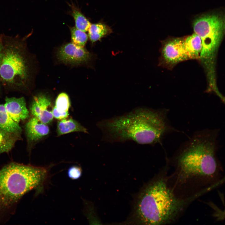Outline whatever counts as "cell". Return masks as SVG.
Here are the masks:
<instances>
[{
  "label": "cell",
  "instance_id": "2",
  "mask_svg": "<svg viewBox=\"0 0 225 225\" xmlns=\"http://www.w3.org/2000/svg\"><path fill=\"white\" fill-rule=\"evenodd\" d=\"M169 169L166 163L142 188L127 222L150 225L171 224L177 221L195 200L194 196L183 198L174 192L168 180Z\"/></svg>",
  "mask_w": 225,
  "mask_h": 225
},
{
  "label": "cell",
  "instance_id": "15",
  "mask_svg": "<svg viewBox=\"0 0 225 225\" xmlns=\"http://www.w3.org/2000/svg\"><path fill=\"white\" fill-rule=\"evenodd\" d=\"M88 31V37L92 43L108 36L112 32V28L102 21L91 24Z\"/></svg>",
  "mask_w": 225,
  "mask_h": 225
},
{
  "label": "cell",
  "instance_id": "17",
  "mask_svg": "<svg viewBox=\"0 0 225 225\" xmlns=\"http://www.w3.org/2000/svg\"><path fill=\"white\" fill-rule=\"evenodd\" d=\"M71 15L73 17L75 22V28L86 32L88 31L91 23L78 8L72 6Z\"/></svg>",
  "mask_w": 225,
  "mask_h": 225
},
{
  "label": "cell",
  "instance_id": "22",
  "mask_svg": "<svg viewBox=\"0 0 225 225\" xmlns=\"http://www.w3.org/2000/svg\"><path fill=\"white\" fill-rule=\"evenodd\" d=\"M2 35H0V60H1V51L2 50Z\"/></svg>",
  "mask_w": 225,
  "mask_h": 225
},
{
  "label": "cell",
  "instance_id": "20",
  "mask_svg": "<svg viewBox=\"0 0 225 225\" xmlns=\"http://www.w3.org/2000/svg\"><path fill=\"white\" fill-rule=\"evenodd\" d=\"M82 172V170L81 167L77 166H73L68 169V175L71 179L76 180L81 177Z\"/></svg>",
  "mask_w": 225,
  "mask_h": 225
},
{
  "label": "cell",
  "instance_id": "16",
  "mask_svg": "<svg viewBox=\"0 0 225 225\" xmlns=\"http://www.w3.org/2000/svg\"><path fill=\"white\" fill-rule=\"evenodd\" d=\"M20 135L7 132L0 128V154L10 151Z\"/></svg>",
  "mask_w": 225,
  "mask_h": 225
},
{
  "label": "cell",
  "instance_id": "19",
  "mask_svg": "<svg viewBox=\"0 0 225 225\" xmlns=\"http://www.w3.org/2000/svg\"><path fill=\"white\" fill-rule=\"evenodd\" d=\"M70 106V99L65 93H60L56 98L55 107L57 110L61 112H68Z\"/></svg>",
  "mask_w": 225,
  "mask_h": 225
},
{
  "label": "cell",
  "instance_id": "12",
  "mask_svg": "<svg viewBox=\"0 0 225 225\" xmlns=\"http://www.w3.org/2000/svg\"><path fill=\"white\" fill-rule=\"evenodd\" d=\"M184 46L189 60H199L202 45L198 35L194 33L185 38Z\"/></svg>",
  "mask_w": 225,
  "mask_h": 225
},
{
  "label": "cell",
  "instance_id": "7",
  "mask_svg": "<svg viewBox=\"0 0 225 225\" xmlns=\"http://www.w3.org/2000/svg\"><path fill=\"white\" fill-rule=\"evenodd\" d=\"M184 38H170L162 42L159 65L171 69L178 63L188 60L184 46Z\"/></svg>",
  "mask_w": 225,
  "mask_h": 225
},
{
  "label": "cell",
  "instance_id": "21",
  "mask_svg": "<svg viewBox=\"0 0 225 225\" xmlns=\"http://www.w3.org/2000/svg\"><path fill=\"white\" fill-rule=\"evenodd\" d=\"M52 112L53 117L60 120L66 118L69 115L68 112H59L55 107L52 108Z\"/></svg>",
  "mask_w": 225,
  "mask_h": 225
},
{
  "label": "cell",
  "instance_id": "14",
  "mask_svg": "<svg viewBox=\"0 0 225 225\" xmlns=\"http://www.w3.org/2000/svg\"><path fill=\"white\" fill-rule=\"evenodd\" d=\"M57 131L58 136L74 132H88L85 128L72 118H65L59 121L57 124Z\"/></svg>",
  "mask_w": 225,
  "mask_h": 225
},
{
  "label": "cell",
  "instance_id": "11",
  "mask_svg": "<svg viewBox=\"0 0 225 225\" xmlns=\"http://www.w3.org/2000/svg\"><path fill=\"white\" fill-rule=\"evenodd\" d=\"M25 131L28 140L30 142H35L47 135L50 130L47 124L33 116L26 123Z\"/></svg>",
  "mask_w": 225,
  "mask_h": 225
},
{
  "label": "cell",
  "instance_id": "13",
  "mask_svg": "<svg viewBox=\"0 0 225 225\" xmlns=\"http://www.w3.org/2000/svg\"><path fill=\"white\" fill-rule=\"evenodd\" d=\"M0 128L9 133L20 135L22 130L7 112L4 105L0 104Z\"/></svg>",
  "mask_w": 225,
  "mask_h": 225
},
{
  "label": "cell",
  "instance_id": "3",
  "mask_svg": "<svg viewBox=\"0 0 225 225\" xmlns=\"http://www.w3.org/2000/svg\"><path fill=\"white\" fill-rule=\"evenodd\" d=\"M168 110L138 108L122 115L102 120L98 126L103 140L110 143L133 141L141 144L161 143L175 131L168 117Z\"/></svg>",
  "mask_w": 225,
  "mask_h": 225
},
{
  "label": "cell",
  "instance_id": "4",
  "mask_svg": "<svg viewBox=\"0 0 225 225\" xmlns=\"http://www.w3.org/2000/svg\"><path fill=\"white\" fill-rule=\"evenodd\" d=\"M53 164L37 167L12 162L0 170V217L15 206L26 193L32 190L42 193L50 182Z\"/></svg>",
  "mask_w": 225,
  "mask_h": 225
},
{
  "label": "cell",
  "instance_id": "6",
  "mask_svg": "<svg viewBox=\"0 0 225 225\" xmlns=\"http://www.w3.org/2000/svg\"><path fill=\"white\" fill-rule=\"evenodd\" d=\"M0 79L11 86L22 88L28 82L30 69L22 48V39L2 35Z\"/></svg>",
  "mask_w": 225,
  "mask_h": 225
},
{
  "label": "cell",
  "instance_id": "9",
  "mask_svg": "<svg viewBox=\"0 0 225 225\" xmlns=\"http://www.w3.org/2000/svg\"><path fill=\"white\" fill-rule=\"evenodd\" d=\"M51 105L49 96L40 94L33 98L30 108L31 112L42 122L46 124L50 123L53 118L52 111L50 109Z\"/></svg>",
  "mask_w": 225,
  "mask_h": 225
},
{
  "label": "cell",
  "instance_id": "10",
  "mask_svg": "<svg viewBox=\"0 0 225 225\" xmlns=\"http://www.w3.org/2000/svg\"><path fill=\"white\" fill-rule=\"evenodd\" d=\"M4 104L5 109L10 117L19 123L21 121L29 117V111L26 107L24 98L6 97Z\"/></svg>",
  "mask_w": 225,
  "mask_h": 225
},
{
  "label": "cell",
  "instance_id": "18",
  "mask_svg": "<svg viewBox=\"0 0 225 225\" xmlns=\"http://www.w3.org/2000/svg\"><path fill=\"white\" fill-rule=\"evenodd\" d=\"M70 30L72 42L77 46L84 47L88 40L87 34L75 27H71Z\"/></svg>",
  "mask_w": 225,
  "mask_h": 225
},
{
  "label": "cell",
  "instance_id": "8",
  "mask_svg": "<svg viewBox=\"0 0 225 225\" xmlns=\"http://www.w3.org/2000/svg\"><path fill=\"white\" fill-rule=\"evenodd\" d=\"M57 57L58 59L62 63L78 65L89 62L92 59L93 55L83 47L70 42L59 48Z\"/></svg>",
  "mask_w": 225,
  "mask_h": 225
},
{
  "label": "cell",
  "instance_id": "5",
  "mask_svg": "<svg viewBox=\"0 0 225 225\" xmlns=\"http://www.w3.org/2000/svg\"><path fill=\"white\" fill-rule=\"evenodd\" d=\"M224 21L218 14L202 15L194 21V33L200 37L202 50L200 60L206 72L207 79L210 82L216 79V59L223 36Z\"/></svg>",
  "mask_w": 225,
  "mask_h": 225
},
{
  "label": "cell",
  "instance_id": "1",
  "mask_svg": "<svg viewBox=\"0 0 225 225\" xmlns=\"http://www.w3.org/2000/svg\"><path fill=\"white\" fill-rule=\"evenodd\" d=\"M218 130L195 132L167 162L174 171L168 182L179 196L186 197L223 183L222 169L217 156Z\"/></svg>",
  "mask_w": 225,
  "mask_h": 225
}]
</instances>
